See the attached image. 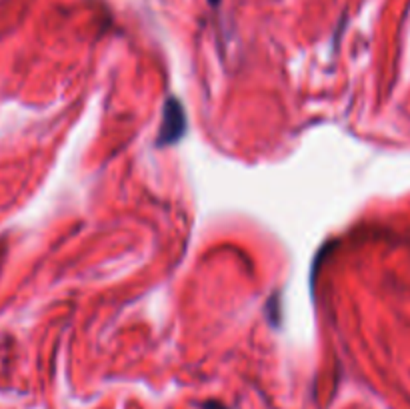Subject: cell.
I'll return each mask as SVG.
<instances>
[{
	"label": "cell",
	"mask_w": 410,
	"mask_h": 409,
	"mask_svg": "<svg viewBox=\"0 0 410 409\" xmlns=\"http://www.w3.org/2000/svg\"><path fill=\"white\" fill-rule=\"evenodd\" d=\"M186 130V117L184 110L177 98H169V103L164 105V115H162V127L158 133L157 145L158 147H167L170 143L177 140L184 135Z\"/></svg>",
	"instance_id": "1"
},
{
	"label": "cell",
	"mask_w": 410,
	"mask_h": 409,
	"mask_svg": "<svg viewBox=\"0 0 410 409\" xmlns=\"http://www.w3.org/2000/svg\"><path fill=\"white\" fill-rule=\"evenodd\" d=\"M206 409H224V408H222V405H214V403H209V405H206Z\"/></svg>",
	"instance_id": "2"
},
{
	"label": "cell",
	"mask_w": 410,
	"mask_h": 409,
	"mask_svg": "<svg viewBox=\"0 0 410 409\" xmlns=\"http://www.w3.org/2000/svg\"><path fill=\"white\" fill-rule=\"evenodd\" d=\"M211 2H212V4H216V2H219V0H211Z\"/></svg>",
	"instance_id": "3"
}]
</instances>
